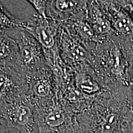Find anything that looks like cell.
Instances as JSON below:
<instances>
[{
	"instance_id": "8fae6325",
	"label": "cell",
	"mask_w": 133,
	"mask_h": 133,
	"mask_svg": "<svg viewBox=\"0 0 133 133\" xmlns=\"http://www.w3.org/2000/svg\"><path fill=\"white\" fill-rule=\"evenodd\" d=\"M28 2L36 10L38 16L43 19H49L48 17V1L30 0Z\"/></svg>"
},
{
	"instance_id": "6da1fadb",
	"label": "cell",
	"mask_w": 133,
	"mask_h": 133,
	"mask_svg": "<svg viewBox=\"0 0 133 133\" xmlns=\"http://www.w3.org/2000/svg\"><path fill=\"white\" fill-rule=\"evenodd\" d=\"M91 66L105 88L114 89L127 86L128 61L123 49L112 38L99 41L92 51Z\"/></svg>"
},
{
	"instance_id": "30bf717a",
	"label": "cell",
	"mask_w": 133,
	"mask_h": 133,
	"mask_svg": "<svg viewBox=\"0 0 133 133\" xmlns=\"http://www.w3.org/2000/svg\"><path fill=\"white\" fill-rule=\"evenodd\" d=\"M24 21L17 19L11 14L1 3V31L11 29H20Z\"/></svg>"
},
{
	"instance_id": "ba28073f",
	"label": "cell",
	"mask_w": 133,
	"mask_h": 133,
	"mask_svg": "<svg viewBox=\"0 0 133 133\" xmlns=\"http://www.w3.org/2000/svg\"><path fill=\"white\" fill-rule=\"evenodd\" d=\"M1 67L13 68L17 59L19 47L16 40L1 31Z\"/></svg>"
},
{
	"instance_id": "9c48e42d",
	"label": "cell",
	"mask_w": 133,
	"mask_h": 133,
	"mask_svg": "<svg viewBox=\"0 0 133 133\" xmlns=\"http://www.w3.org/2000/svg\"><path fill=\"white\" fill-rule=\"evenodd\" d=\"M44 112V124L51 129H57L62 127L66 123V115L65 112L57 102H54L50 104V107Z\"/></svg>"
},
{
	"instance_id": "5b68a950",
	"label": "cell",
	"mask_w": 133,
	"mask_h": 133,
	"mask_svg": "<svg viewBox=\"0 0 133 133\" xmlns=\"http://www.w3.org/2000/svg\"><path fill=\"white\" fill-rule=\"evenodd\" d=\"M61 25L59 22L34 15L32 19L24 21L20 29L32 35L41 46L43 52H48L58 46Z\"/></svg>"
},
{
	"instance_id": "277c9868",
	"label": "cell",
	"mask_w": 133,
	"mask_h": 133,
	"mask_svg": "<svg viewBox=\"0 0 133 133\" xmlns=\"http://www.w3.org/2000/svg\"><path fill=\"white\" fill-rule=\"evenodd\" d=\"M17 38H14L19 47L17 59L12 69L23 75H30L48 66L43 49L30 33L19 29Z\"/></svg>"
},
{
	"instance_id": "4fadbf2b",
	"label": "cell",
	"mask_w": 133,
	"mask_h": 133,
	"mask_svg": "<svg viewBox=\"0 0 133 133\" xmlns=\"http://www.w3.org/2000/svg\"><path fill=\"white\" fill-rule=\"evenodd\" d=\"M133 19V1H116Z\"/></svg>"
},
{
	"instance_id": "7c38bea8",
	"label": "cell",
	"mask_w": 133,
	"mask_h": 133,
	"mask_svg": "<svg viewBox=\"0 0 133 133\" xmlns=\"http://www.w3.org/2000/svg\"><path fill=\"white\" fill-rule=\"evenodd\" d=\"M128 68L126 75V84L128 86H133V49L128 57Z\"/></svg>"
},
{
	"instance_id": "3957f363",
	"label": "cell",
	"mask_w": 133,
	"mask_h": 133,
	"mask_svg": "<svg viewBox=\"0 0 133 133\" xmlns=\"http://www.w3.org/2000/svg\"><path fill=\"white\" fill-rule=\"evenodd\" d=\"M35 104L28 96L10 102H1V119L6 126L21 133H38L39 126L35 111Z\"/></svg>"
},
{
	"instance_id": "52a82bcc",
	"label": "cell",
	"mask_w": 133,
	"mask_h": 133,
	"mask_svg": "<svg viewBox=\"0 0 133 133\" xmlns=\"http://www.w3.org/2000/svg\"><path fill=\"white\" fill-rule=\"evenodd\" d=\"M88 20L99 41L113 36L112 23L104 1H88Z\"/></svg>"
},
{
	"instance_id": "8992f818",
	"label": "cell",
	"mask_w": 133,
	"mask_h": 133,
	"mask_svg": "<svg viewBox=\"0 0 133 133\" xmlns=\"http://www.w3.org/2000/svg\"><path fill=\"white\" fill-rule=\"evenodd\" d=\"M59 55L65 64L74 69L84 64H90L92 61V51L79 39L66 31L61 26L58 36Z\"/></svg>"
},
{
	"instance_id": "7a4b0ae2",
	"label": "cell",
	"mask_w": 133,
	"mask_h": 133,
	"mask_svg": "<svg viewBox=\"0 0 133 133\" xmlns=\"http://www.w3.org/2000/svg\"><path fill=\"white\" fill-rule=\"evenodd\" d=\"M123 99L112 94L96 102L88 110L86 128L89 133H123L121 109Z\"/></svg>"
}]
</instances>
